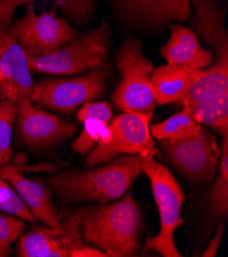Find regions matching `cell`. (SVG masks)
<instances>
[{
  "mask_svg": "<svg viewBox=\"0 0 228 257\" xmlns=\"http://www.w3.org/2000/svg\"><path fill=\"white\" fill-rule=\"evenodd\" d=\"M141 230L142 214L132 192L113 203L84 207L80 223L82 239L108 257L137 256Z\"/></svg>",
  "mask_w": 228,
  "mask_h": 257,
  "instance_id": "6da1fadb",
  "label": "cell"
},
{
  "mask_svg": "<svg viewBox=\"0 0 228 257\" xmlns=\"http://www.w3.org/2000/svg\"><path fill=\"white\" fill-rule=\"evenodd\" d=\"M143 154L121 155L107 165L89 170H66L47 179V184L68 203H108L122 198L136 177L143 173Z\"/></svg>",
  "mask_w": 228,
  "mask_h": 257,
  "instance_id": "7a4b0ae2",
  "label": "cell"
},
{
  "mask_svg": "<svg viewBox=\"0 0 228 257\" xmlns=\"http://www.w3.org/2000/svg\"><path fill=\"white\" fill-rule=\"evenodd\" d=\"M156 153V148L143 153L142 170L150 181L160 213L161 228L158 235L146 240L145 247L164 257H181L183 255L176 248L174 234L183 224L180 214L184 194L169 169L155 160Z\"/></svg>",
  "mask_w": 228,
  "mask_h": 257,
  "instance_id": "3957f363",
  "label": "cell"
},
{
  "mask_svg": "<svg viewBox=\"0 0 228 257\" xmlns=\"http://www.w3.org/2000/svg\"><path fill=\"white\" fill-rule=\"evenodd\" d=\"M121 81L112 94L114 106L122 111L143 114L151 118L157 107L150 79L154 65L145 58L140 42L126 40L115 57Z\"/></svg>",
  "mask_w": 228,
  "mask_h": 257,
  "instance_id": "277c9868",
  "label": "cell"
},
{
  "mask_svg": "<svg viewBox=\"0 0 228 257\" xmlns=\"http://www.w3.org/2000/svg\"><path fill=\"white\" fill-rule=\"evenodd\" d=\"M110 27L106 23L80 38L42 56L26 53L29 69L52 75L80 74L104 67L110 53Z\"/></svg>",
  "mask_w": 228,
  "mask_h": 257,
  "instance_id": "5b68a950",
  "label": "cell"
},
{
  "mask_svg": "<svg viewBox=\"0 0 228 257\" xmlns=\"http://www.w3.org/2000/svg\"><path fill=\"white\" fill-rule=\"evenodd\" d=\"M106 66L67 79H44L34 86L31 97L38 108L69 114L104 94L109 70Z\"/></svg>",
  "mask_w": 228,
  "mask_h": 257,
  "instance_id": "8992f818",
  "label": "cell"
},
{
  "mask_svg": "<svg viewBox=\"0 0 228 257\" xmlns=\"http://www.w3.org/2000/svg\"><path fill=\"white\" fill-rule=\"evenodd\" d=\"M160 146L168 161L193 183L209 185L216 176L221 150L204 126L181 140L160 141Z\"/></svg>",
  "mask_w": 228,
  "mask_h": 257,
  "instance_id": "52a82bcc",
  "label": "cell"
},
{
  "mask_svg": "<svg viewBox=\"0 0 228 257\" xmlns=\"http://www.w3.org/2000/svg\"><path fill=\"white\" fill-rule=\"evenodd\" d=\"M8 32L33 56L52 53L77 38V31L65 19L58 18L54 12L37 15L32 4L27 6L22 19L9 26Z\"/></svg>",
  "mask_w": 228,
  "mask_h": 257,
  "instance_id": "ba28073f",
  "label": "cell"
},
{
  "mask_svg": "<svg viewBox=\"0 0 228 257\" xmlns=\"http://www.w3.org/2000/svg\"><path fill=\"white\" fill-rule=\"evenodd\" d=\"M150 117L123 112L109 123L112 133L111 141L97 144L89 152L85 166L92 168L103 165L121 155H137L154 149L155 143L149 132Z\"/></svg>",
  "mask_w": 228,
  "mask_h": 257,
  "instance_id": "9c48e42d",
  "label": "cell"
},
{
  "mask_svg": "<svg viewBox=\"0 0 228 257\" xmlns=\"http://www.w3.org/2000/svg\"><path fill=\"white\" fill-rule=\"evenodd\" d=\"M84 207L67 217L60 225L38 226L23 234L18 244L20 257H75L84 243L80 223Z\"/></svg>",
  "mask_w": 228,
  "mask_h": 257,
  "instance_id": "30bf717a",
  "label": "cell"
},
{
  "mask_svg": "<svg viewBox=\"0 0 228 257\" xmlns=\"http://www.w3.org/2000/svg\"><path fill=\"white\" fill-rule=\"evenodd\" d=\"M17 107L19 137L31 149L52 147L71 139L77 131L61 117L34 107L29 98L18 101Z\"/></svg>",
  "mask_w": 228,
  "mask_h": 257,
  "instance_id": "8fae6325",
  "label": "cell"
},
{
  "mask_svg": "<svg viewBox=\"0 0 228 257\" xmlns=\"http://www.w3.org/2000/svg\"><path fill=\"white\" fill-rule=\"evenodd\" d=\"M28 58L20 43L7 31L0 32V99L17 102L34 91Z\"/></svg>",
  "mask_w": 228,
  "mask_h": 257,
  "instance_id": "7c38bea8",
  "label": "cell"
},
{
  "mask_svg": "<svg viewBox=\"0 0 228 257\" xmlns=\"http://www.w3.org/2000/svg\"><path fill=\"white\" fill-rule=\"evenodd\" d=\"M190 24L215 53L214 65L228 69V33L224 25L225 11L219 0H191Z\"/></svg>",
  "mask_w": 228,
  "mask_h": 257,
  "instance_id": "4fadbf2b",
  "label": "cell"
},
{
  "mask_svg": "<svg viewBox=\"0 0 228 257\" xmlns=\"http://www.w3.org/2000/svg\"><path fill=\"white\" fill-rule=\"evenodd\" d=\"M0 177L13 186L36 220L52 227L60 225L62 221L52 203V192L43 184L25 177L21 168L11 163L0 168Z\"/></svg>",
  "mask_w": 228,
  "mask_h": 257,
  "instance_id": "5bb4252c",
  "label": "cell"
},
{
  "mask_svg": "<svg viewBox=\"0 0 228 257\" xmlns=\"http://www.w3.org/2000/svg\"><path fill=\"white\" fill-rule=\"evenodd\" d=\"M126 16L146 28H160L191 16L189 0H116Z\"/></svg>",
  "mask_w": 228,
  "mask_h": 257,
  "instance_id": "9a60e30c",
  "label": "cell"
},
{
  "mask_svg": "<svg viewBox=\"0 0 228 257\" xmlns=\"http://www.w3.org/2000/svg\"><path fill=\"white\" fill-rule=\"evenodd\" d=\"M170 39L161 48L168 64L183 65L192 69H207L213 63V54L202 48L195 33L181 24H170Z\"/></svg>",
  "mask_w": 228,
  "mask_h": 257,
  "instance_id": "2e32d148",
  "label": "cell"
},
{
  "mask_svg": "<svg viewBox=\"0 0 228 257\" xmlns=\"http://www.w3.org/2000/svg\"><path fill=\"white\" fill-rule=\"evenodd\" d=\"M199 69L183 65L168 64L154 70L150 87L156 104L163 106L170 102H181L187 96Z\"/></svg>",
  "mask_w": 228,
  "mask_h": 257,
  "instance_id": "e0dca14e",
  "label": "cell"
},
{
  "mask_svg": "<svg viewBox=\"0 0 228 257\" xmlns=\"http://www.w3.org/2000/svg\"><path fill=\"white\" fill-rule=\"evenodd\" d=\"M34 0H0V32L7 31L16 9ZM54 7L75 22L85 23L93 12V0H53Z\"/></svg>",
  "mask_w": 228,
  "mask_h": 257,
  "instance_id": "ac0fdd59",
  "label": "cell"
},
{
  "mask_svg": "<svg viewBox=\"0 0 228 257\" xmlns=\"http://www.w3.org/2000/svg\"><path fill=\"white\" fill-rule=\"evenodd\" d=\"M202 124L193 116L187 106L172 115L163 122L154 124L149 128L150 136L158 141L164 140H181L197 134Z\"/></svg>",
  "mask_w": 228,
  "mask_h": 257,
  "instance_id": "d6986e66",
  "label": "cell"
},
{
  "mask_svg": "<svg viewBox=\"0 0 228 257\" xmlns=\"http://www.w3.org/2000/svg\"><path fill=\"white\" fill-rule=\"evenodd\" d=\"M217 171L218 176L208 195V202L212 215L223 218L228 214V134L223 136V146Z\"/></svg>",
  "mask_w": 228,
  "mask_h": 257,
  "instance_id": "ffe728a7",
  "label": "cell"
},
{
  "mask_svg": "<svg viewBox=\"0 0 228 257\" xmlns=\"http://www.w3.org/2000/svg\"><path fill=\"white\" fill-rule=\"evenodd\" d=\"M17 113L16 102L0 99V168L9 164L13 158L12 134Z\"/></svg>",
  "mask_w": 228,
  "mask_h": 257,
  "instance_id": "44dd1931",
  "label": "cell"
},
{
  "mask_svg": "<svg viewBox=\"0 0 228 257\" xmlns=\"http://www.w3.org/2000/svg\"><path fill=\"white\" fill-rule=\"evenodd\" d=\"M112 133L109 124L97 120H87L80 136L76 139L71 147L74 153L86 155L97 144H107L111 141Z\"/></svg>",
  "mask_w": 228,
  "mask_h": 257,
  "instance_id": "7402d4cb",
  "label": "cell"
},
{
  "mask_svg": "<svg viewBox=\"0 0 228 257\" xmlns=\"http://www.w3.org/2000/svg\"><path fill=\"white\" fill-rule=\"evenodd\" d=\"M0 211L19 217L24 221H36V218L17 191L2 177H0Z\"/></svg>",
  "mask_w": 228,
  "mask_h": 257,
  "instance_id": "603a6c76",
  "label": "cell"
},
{
  "mask_svg": "<svg viewBox=\"0 0 228 257\" xmlns=\"http://www.w3.org/2000/svg\"><path fill=\"white\" fill-rule=\"evenodd\" d=\"M26 228V223L19 217L0 212V257L11 254L12 244L20 239Z\"/></svg>",
  "mask_w": 228,
  "mask_h": 257,
  "instance_id": "cb8c5ba5",
  "label": "cell"
},
{
  "mask_svg": "<svg viewBox=\"0 0 228 257\" xmlns=\"http://www.w3.org/2000/svg\"><path fill=\"white\" fill-rule=\"evenodd\" d=\"M113 112L110 104L107 101H98V102H91L88 101L84 104L81 109L78 111L77 119L84 123L87 120L93 119L103 122L105 124H109L112 120Z\"/></svg>",
  "mask_w": 228,
  "mask_h": 257,
  "instance_id": "d4e9b609",
  "label": "cell"
},
{
  "mask_svg": "<svg viewBox=\"0 0 228 257\" xmlns=\"http://www.w3.org/2000/svg\"><path fill=\"white\" fill-rule=\"evenodd\" d=\"M224 232H225V222H220L219 225L217 226L216 233L214 235V237L212 238L210 244L208 245V248L201 253L202 257H214L216 256L218 249L221 245L223 236H224Z\"/></svg>",
  "mask_w": 228,
  "mask_h": 257,
  "instance_id": "484cf974",
  "label": "cell"
}]
</instances>
